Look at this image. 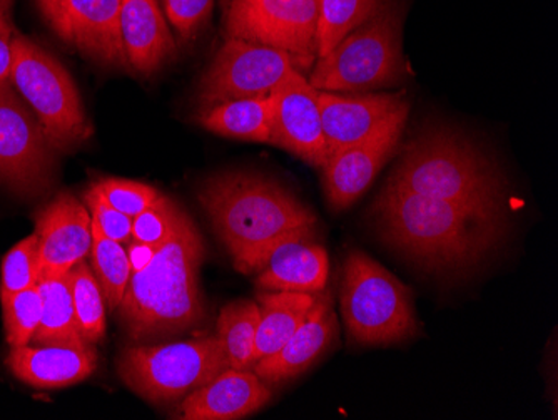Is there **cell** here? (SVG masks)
I'll list each match as a JSON object with an SVG mask.
<instances>
[{
    "mask_svg": "<svg viewBox=\"0 0 558 420\" xmlns=\"http://www.w3.org/2000/svg\"><path fill=\"white\" fill-rule=\"evenodd\" d=\"M385 241L428 269L478 265L507 230V212L385 187L375 206Z\"/></svg>",
    "mask_w": 558,
    "mask_h": 420,
    "instance_id": "obj_1",
    "label": "cell"
},
{
    "mask_svg": "<svg viewBox=\"0 0 558 420\" xmlns=\"http://www.w3.org/2000/svg\"><path fill=\"white\" fill-rule=\"evenodd\" d=\"M197 200L244 275L258 274L278 244L316 233L315 213L287 188L255 172L213 175L201 183Z\"/></svg>",
    "mask_w": 558,
    "mask_h": 420,
    "instance_id": "obj_2",
    "label": "cell"
},
{
    "mask_svg": "<svg viewBox=\"0 0 558 420\" xmlns=\"http://www.w3.org/2000/svg\"><path fill=\"white\" fill-rule=\"evenodd\" d=\"M205 240L191 216L180 208L174 227L146 265L134 269L119 305L131 340L147 341L183 334L203 324L205 300L199 269Z\"/></svg>",
    "mask_w": 558,
    "mask_h": 420,
    "instance_id": "obj_3",
    "label": "cell"
},
{
    "mask_svg": "<svg viewBox=\"0 0 558 420\" xmlns=\"http://www.w3.org/2000/svg\"><path fill=\"white\" fill-rule=\"evenodd\" d=\"M388 187L465 205L505 209L507 183L498 166L466 134L429 124L404 144Z\"/></svg>",
    "mask_w": 558,
    "mask_h": 420,
    "instance_id": "obj_4",
    "label": "cell"
},
{
    "mask_svg": "<svg viewBox=\"0 0 558 420\" xmlns=\"http://www.w3.org/2000/svg\"><path fill=\"white\" fill-rule=\"evenodd\" d=\"M403 15V2L381 0L363 24L316 61L310 84L326 93H360L401 83L407 74Z\"/></svg>",
    "mask_w": 558,
    "mask_h": 420,
    "instance_id": "obj_5",
    "label": "cell"
},
{
    "mask_svg": "<svg viewBox=\"0 0 558 420\" xmlns=\"http://www.w3.org/2000/svg\"><path fill=\"white\" fill-rule=\"evenodd\" d=\"M340 309L354 344L393 345L418 334L413 291L360 250L344 260Z\"/></svg>",
    "mask_w": 558,
    "mask_h": 420,
    "instance_id": "obj_6",
    "label": "cell"
},
{
    "mask_svg": "<svg viewBox=\"0 0 558 420\" xmlns=\"http://www.w3.org/2000/svg\"><path fill=\"white\" fill-rule=\"evenodd\" d=\"M11 83L36 115L56 152H72L93 134L80 91L68 69L19 33L14 36Z\"/></svg>",
    "mask_w": 558,
    "mask_h": 420,
    "instance_id": "obj_7",
    "label": "cell"
},
{
    "mask_svg": "<svg viewBox=\"0 0 558 420\" xmlns=\"http://www.w3.org/2000/svg\"><path fill=\"white\" fill-rule=\"evenodd\" d=\"M218 337L134 345L119 357V377L125 387L153 404L183 399L228 369Z\"/></svg>",
    "mask_w": 558,
    "mask_h": 420,
    "instance_id": "obj_8",
    "label": "cell"
},
{
    "mask_svg": "<svg viewBox=\"0 0 558 420\" xmlns=\"http://www.w3.org/2000/svg\"><path fill=\"white\" fill-rule=\"evenodd\" d=\"M222 12L226 37L281 49L298 71L315 61L318 0H231Z\"/></svg>",
    "mask_w": 558,
    "mask_h": 420,
    "instance_id": "obj_9",
    "label": "cell"
},
{
    "mask_svg": "<svg viewBox=\"0 0 558 420\" xmlns=\"http://www.w3.org/2000/svg\"><path fill=\"white\" fill-rule=\"evenodd\" d=\"M56 149L14 86L0 87V183L39 194L54 180Z\"/></svg>",
    "mask_w": 558,
    "mask_h": 420,
    "instance_id": "obj_10",
    "label": "cell"
},
{
    "mask_svg": "<svg viewBox=\"0 0 558 420\" xmlns=\"http://www.w3.org/2000/svg\"><path fill=\"white\" fill-rule=\"evenodd\" d=\"M291 68H294L293 59L281 49L226 37L201 77L197 99L201 106H209L268 97Z\"/></svg>",
    "mask_w": 558,
    "mask_h": 420,
    "instance_id": "obj_11",
    "label": "cell"
},
{
    "mask_svg": "<svg viewBox=\"0 0 558 420\" xmlns=\"http://www.w3.org/2000/svg\"><path fill=\"white\" fill-rule=\"evenodd\" d=\"M271 144L296 156L313 168L325 166V133L318 89L298 69L291 68L268 96Z\"/></svg>",
    "mask_w": 558,
    "mask_h": 420,
    "instance_id": "obj_12",
    "label": "cell"
},
{
    "mask_svg": "<svg viewBox=\"0 0 558 420\" xmlns=\"http://www.w3.org/2000/svg\"><path fill=\"white\" fill-rule=\"evenodd\" d=\"M409 111L410 106L400 109L372 136L329 156L322 169L323 188L331 208H350L368 190L379 169L397 152Z\"/></svg>",
    "mask_w": 558,
    "mask_h": 420,
    "instance_id": "obj_13",
    "label": "cell"
},
{
    "mask_svg": "<svg viewBox=\"0 0 558 420\" xmlns=\"http://www.w3.org/2000/svg\"><path fill=\"white\" fill-rule=\"evenodd\" d=\"M40 277L69 274L89 256L93 243L90 213L74 194L59 193L36 218Z\"/></svg>",
    "mask_w": 558,
    "mask_h": 420,
    "instance_id": "obj_14",
    "label": "cell"
},
{
    "mask_svg": "<svg viewBox=\"0 0 558 420\" xmlns=\"http://www.w3.org/2000/svg\"><path fill=\"white\" fill-rule=\"evenodd\" d=\"M318 101L328 158L372 136L395 112L409 106L401 94L387 93L343 96L318 91Z\"/></svg>",
    "mask_w": 558,
    "mask_h": 420,
    "instance_id": "obj_15",
    "label": "cell"
},
{
    "mask_svg": "<svg viewBox=\"0 0 558 420\" xmlns=\"http://www.w3.org/2000/svg\"><path fill=\"white\" fill-rule=\"evenodd\" d=\"M56 33L99 64L128 68L121 34V0H68Z\"/></svg>",
    "mask_w": 558,
    "mask_h": 420,
    "instance_id": "obj_16",
    "label": "cell"
},
{
    "mask_svg": "<svg viewBox=\"0 0 558 420\" xmlns=\"http://www.w3.org/2000/svg\"><path fill=\"white\" fill-rule=\"evenodd\" d=\"M271 400L268 384L255 370L228 367L213 381L184 397L180 417L184 420H236L253 416Z\"/></svg>",
    "mask_w": 558,
    "mask_h": 420,
    "instance_id": "obj_17",
    "label": "cell"
},
{
    "mask_svg": "<svg viewBox=\"0 0 558 420\" xmlns=\"http://www.w3.org/2000/svg\"><path fill=\"white\" fill-rule=\"evenodd\" d=\"M338 334V319L328 293H319L315 307L290 340L271 356L263 357L253 370L266 384L293 381L308 370Z\"/></svg>",
    "mask_w": 558,
    "mask_h": 420,
    "instance_id": "obj_18",
    "label": "cell"
},
{
    "mask_svg": "<svg viewBox=\"0 0 558 420\" xmlns=\"http://www.w3.org/2000/svg\"><path fill=\"white\" fill-rule=\"evenodd\" d=\"M12 375L34 388H64L80 384L97 369L94 345H36L14 347L5 357Z\"/></svg>",
    "mask_w": 558,
    "mask_h": 420,
    "instance_id": "obj_19",
    "label": "cell"
},
{
    "mask_svg": "<svg viewBox=\"0 0 558 420\" xmlns=\"http://www.w3.org/2000/svg\"><path fill=\"white\" fill-rule=\"evenodd\" d=\"M121 34L128 68L150 76L175 55V40L158 0H121Z\"/></svg>",
    "mask_w": 558,
    "mask_h": 420,
    "instance_id": "obj_20",
    "label": "cell"
},
{
    "mask_svg": "<svg viewBox=\"0 0 558 420\" xmlns=\"http://www.w3.org/2000/svg\"><path fill=\"white\" fill-rule=\"evenodd\" d=\"M315 235L291 238L269 253L256 274V285L268 291L319 293L329 277V260Z\"/></svg>",
    "mask_w": 558,
    "mask_h": 420,
    "instance_id": "obj_21",
    "label": "cell"
},
{
    "mask_svg": "<svg viewBox=\"0 0 558 420\" xmlns=\"http://www.w3.org/2000/svg\"><path fill=\"white\" fill-rule=\"evenodd\" d=\"M322 293V291H319ZM319 293L303 291H262L256 302L262 312L255 344V363L278 352L303 324Z\"/></svg>",
    "mask_w": 558,
    "mask_h": 420,
    "instance_id": "obj_22",
    "label": "cell"
},
{
    "mask_svg": "<svg viewBox=\"0 0 558 420\" xmlns=\"http://www.w3.org/2000/svg\"><path fill=\"white\" fill-rule=\"evenodd\" d=\"M196 122L209 133L231 140L271 144V115L268 97L233 99L201 106Z\"/></svg>",
    "mask_w": 558,
    "mask_h": 420,
    "instance_id": "obj_23",
    "label": "cell"
},
{
    "mask_svg": "<svg viewBox=\"0 0 558 420\" xmlns=\"http://www.w3.org/2000/svg\"><path fill=\"white\" fill-rule=\"evenodd\" d=\"M37 287L43 297V316H40L39 328L33 337V344L69 345V347L89 345L83 340L75 324L69 274L40 277Z\"/></svg>",
    "mask_w": 558,
    "mask_h": 420,
    "instance_id": "obj_24",
    "label": "cell"
},
{
    "mask_svg": "<svg viewBox=\"0 0 558 420\" xmlns=\"http://www.w3.org/2000/svg\"><path fill=\"white\" fill-rule=\"evenodd\" d=\"M262 312L256 300H234L222 307L216 322V337L225 347L233 369L253 370L255 344Z\"/></svg>",
    "mask_w": 558,
    "mask_h": 420,
    "instance_id": "obj_25",
    "label": "cell"
},
{
    "mask_svg": "<svg viewBox=\"0 0 558 420\" xmlns=\"http://www.w3.org/2000/svg\"><path fill=\"white\" fill-rule=\"evenodd\" d=\"M90 227H93L90 269L105 295V300H108L109 309L118 310L133 275V265L124 244L102 235L93 219H90Z\"/></svg>",
    "mask_w": 558,
    "mask_h": 420,
    "instance_id": "obj_26",
    "label": "cell"
},
{
    "mask_svg": "<svg viewBox=\"0 0 558 420\" xmlns=\"http://www.w3.org/2000/svg\"><path fill=\"white\" fill-rule=\"evenodd\" d=\"M75 324L86 344L96 345L106 335L105 295L86 260L69 272Z\"/></svg>",
    "mask_w": 558,
    "mask_h": 420,
    "instance_id": "obj_27",
    "label": "cell"
},
{
    "mask_svg": "<svg viewBox=\"0 0 558 420\" xmlns=\"http://www.w3.org/2000/svg\"><path fill=\"white\" fill-rule=\"evenodd\" d=\"M381 0H318L316 58L328 55L378 8Z\"/></svg>",
    "mask_w": 558,
    "mask_h": 420,
    "instance_id": "obj_28",
    "label": "cell"
},
{
    "mask_svg": "<svg viewBox=\"0 0 558 420\" xmlns=\"http://www.w3.org/2000/svg\"><path fill=\"white\" fill-rule=\"evenodd\" d=\"M39 278V240L34 233L19 241L2 260L0 302L25 288L36 287Z\"/></svg>",
    "mask_w": 558,
    "mask_h": 420,
    "instance_id": "obj_29",
    "label": "cell"
},
{
    "mask_svg": "<svg viewBox=\"0 0 558 420\" xmlns=\"http://www.w3.org/2000/svg\"><path fill=\"white\" fill-rule=\"evenodd\" d=\"M4 310L5 340L14 347H25L33 341L40 316H43V297L39 287L25 288L9 299L2 300Z\"/></svg>",
    "mask_w": 558,
    "mask_h": 420,
    "instance_id": "obj_30",
    "label": "cell"
},
{
    "mask_svg": "<svg viewBox=\"0 0 558 420\" xmlns=\"http://www.w3.org/2000/svg\"><path fill=\"white\" fill-rule=\"evenodd\" d=\"M93 187L124 215H140L159 197V190L140 181L122 180V178H100Z\"/></svg>",
    "mask_w": 558,
    "mask_h": 420,
    "instance_id": "obj_31",
    "label": "cell"
},
{
    "mask_svg": "<svg viewBox=\"0 0 558 420\" xmlns=\"http://www.w3.org/2000/svg\"><path fill=\"white\" fill-rule=\"evenodd\" d=\"M181 206L166 194L133 218V243L161 244L174 227Z\"/></svg>",
    "mask_w": 558,
    "mask_h": 420,
    "instance_id": "obj_32",
    "label": "cell"
},
{
    "mask_svg": "<svg viewBox=\"0 0 558 420\" xmlns=\"http://www.w3.org/2000/svg\"><path fill=\"white\" fill-rule=\"evenodd\" d=\"M84 205L89 209L90 219L102 235L124 247L133 243V218L116 209L96 188L90 187L86 191Z\"/></svg>",
    "mask_w": 558,
    "mask_h": 420,
    "instance_id": "obj_33",
    "label": "cell"
},
{
    "mask_svg": "<svg viewBox=\"0 0 558 420\" xmlns=\"http://www.w3.org/2000/svg\"><path fill=\"white\" fill-rule=\"evenodd\" d=\"M215 0H161L166 21L183 40H191L211 17Z\"/></svg>",
    "mask_w": 558,
    "mask_h": 420,
    "instance_id": "obj_34",
    "label": "cell"
},
{
    "mask_svg": "<svg viewBox=\"0 0 558 420\" xmlns=\"http://www.w3.org/2000/svg\"><path fill=\"white\" fill-rule=\"evenodd\" d=\"M14 36L11 9H0V87L11 84L14 65Z\"/></svg>",
    "mask_w": 558,
    "mask_h": 420,
    "instance_id": "obj_35",
    "label": "cell"
},
{
    "mask_svg": "<svg viewBox=\"0 0 558 420\" xmlns=\"http://www.w3.org/2000/svg\"><path fill=\"white\" fill-rule=\"evenodd\" d=\"M65 2L68 0H37L44 19L49 22L52 29L58 31L61 26L62 15H64Z\"/></svg>",
    "mask_w": 558,
    "mask_h": 420,
    "instance_id": "obj_36",
    "label": "cell"
},
{
    "mask_svg": "<svg viewBox=\"0 0 558 420\" xmlns=\"http://www.w3.org/2000/svg\"><path fill=\"white\" fill-rule=\"evenodd\" d=\"M12 0H0V9H11Z\"/></svg>",
    "mask_w": 558,
    "mask_h": 420,
    "instance_id": "obj_37",
    "label": "cell"
},
{
    "mask_svg": "<svg viewBox=\"0 0 558 420\" xmlns=\"http://www.w3.org/2000/svg\"><path fill=\"white\" fill-rule=\"evenodd\" d=\"M219 2H221L222 11H225V9L230 5L231 0H219Z\"/></svg>",
    "mask_w": 558,
    "mask_h": 420,
    "instance_id": "obj_38",
    "label": "cell"
}]
</instances>
